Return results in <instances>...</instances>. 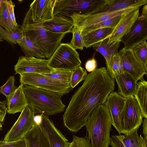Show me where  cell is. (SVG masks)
Listing matches in <instances>:
<instances>
[{
    "label": "cell",
    "mask_w": 147,
    "mask_h": 147,
    "mask_svg": "<svg viewBox=\"0 0 147 147\" xmlns=\"http://www.w3.org/2000/svg\"><path fill=\"white\" fill-rule=\"evenodd\" d=\"M48 60L52 68L71 71L82 63L78 52L69 43H61Z\"/></svg>",
    "instance_id": "8992f818"
},
{
    "label": "cell",
    "mask_w": 147,
    "mask_h": 147,
    "mask_svg": "<svg viewBox=\"0 0 147 147\" xmlns=\"http://www.w3.org/2000/svg\"><path fill=\"white\" fill-rule=\"evenodd\" d=\"M0 147H27L24 138L12 142H5L0 140Z\"/></svg>",
    "instance_id": "74e56055"
},
{
    "label": "cell",
    "mask_w": 147,
    "mask_h": 147,
    "mask_svg": "<svg viewBox=\"0 0 147 147\" xmlns=\"http://www.w3.org/2000/svg\"><path fill=\"white\" fill-rule=\"evenodd\" d=\"M20 82L57 93L62 96L71 90L69 84L49 78L41 74L25 73L20 75Z\"/></svg>",
    "instance_id": "ba28073f"
},
{
    "label": "cell",
    "mask_w": 147,
    "mask_h": 147,
    "mask_svg": "<svg viewBox=\"0 0 147 147\" xmlns=\"http://www.w3.org/2000/svg\"><path fill=\"white\" fill-rule=\"evenodd\" d=\"M3 38L0 36V42H3Z\"/></svg>",
    "instance_id": "7dc6e473"
},
{
    "label": "cell",
    "mask_w": 147,
    "mask_h": 147,
    "mask_svg": "<svg viewBox=\"0 0 147 147\" xmlns=\"http://www.w3.org/2000/svg\"><path fill=\"white\" fill-rule=\"evenodd\" d=\"M23 89L28 106L35 114L49 116L64 111L65 106L58 94L27 85H23Z\"/></svg>",
    "instance_id": "3957f363"
},
{
    "label": "cell",
    "mask_w": 147,
    "mask_h": 147,
    "mask_svg": "<svg viewBox=\"0 0 147 147\" xmlns=\"http://www.w3.org/2000/svg\"><path fill=\"white\" fill-rule=\"evenodd\" d=\"M81 147H90V141L87 134L84 137V139Z\"/></svg>",
    "instance_id": "f6af8a7d"
},
{
    "label": "cell",
    "mask_w": 147,
    "mask_h": 147,
    "mask_svg": "<svg viewBox=\"0 0 147 147\" xmlns=\"http://www.w3.org/2000/svg\"><path fill=\"white\" fill-rule=\"evenodd\" d=\"M42 114L35 115L34 117V123L37 125H40L42 120Z\"/></svg>",
    "instance_id": "7bdbcfd3"
},
{
    "label": "cell",
    "mask_w": 147,
    "mask_h": 147,
    "mask_svg": "<svg viewBox=\"0 0 147 147\" xmlns=\"http://www.w3.org/2000/svg\"><path fill=\"white\" fill-rule=\"evenodd\" d=\"M23 85L21 84L13 94L7 100V112L14 114L21 112L28 106L23 89Z\"/></svg>",
    "instance_id": "603a6c76"
},
{
    "label": "cell",
    "mask_w": 147,
    "mask_h": 147,
    "mask_svg": "<svg viewBox=\"0 0 147 147\" xmlns=\"http://www.w3.org/2000/svg\"><path fill=\"white\" fill-rule=\"evenodd\" d=\"M42 24L47 30L57 33L71 32L74 26L73 21L70 18L59 16H54L51 20Z\"/></svg>",
    "instance_id": "44dd1931"
},
{
    "label": "cell",
    "mask_w": 147,
    "mask_h": 147,
    "mask_svg": "<svg viewBox=\"0 0 147 147\" xmlns=\"http://www.w3.org/2000/svg\"><path fill=\"white\" fill-rule=\"evenodd\" d=\"M133 53L137 60L147 68V42L144 41L134 47Z\"/></svg>",
    "instance_id": "4dcf8cb0"
},
{
    "label": "cell",
    "mask_w": 147,
    "mask_h": 147,
    "mask_svg": "<svg viewBox=\"0 0 147 147\" xmlns=\"http://www.w3.org/2000/svg\"><path fill=\"white\" fill-rule=\"evenodd\" d=\"M140 139L141 147H147V138H143L141 134L139 136Z\"/></svg>",
    "instance_id": "ee69618b"
},
{
    "label": "cell",
    "mask_w": 147,
    "mask_h": 147,
    "mask_svg": "<svg viewBox=\"0 0 147 147\" xmlns=\"http://www.w3.org/2000/svg\"><path fill=\"white\" fill-rule=\"evenodd\" d=\"M0 26L10 32H15L10 21L7 0L2 1L0 13Z\"/></svg>",
    "instance_id": "f546056e"
},
{
    "label": "cell",
    "mask_w": 147,
    "mask_h": 147,
    "mask_svg": "<svg viewBox=\"0 0 147 147\" xmlns=\"http://www.w3.org/2000/svg\"><path fill=\"white\" fill-rule=\"evenodd\" d=\"M2 1L3 0H0V13H1V9L2 3Z\"/></svg>",
    "instance_id": "bcb514c9"
},
{
    "label": "cell",
    "mask_w": 147,
    "mask_h": 147,
    "mask_svg": "<svg viewBox=\"0 0 147 147\" xmlns=\"http://www.w3.org/2000/svg\"><path fill=\"white\" fill-rule=\"evenodd\" d=\"M110 140L111 147H141L138 130L127 135H112Z\"/></svg>",
    "instance_id": "d4e9b609"
},
{
    "label": "cell",
    "mask_w": 147,
    "mask_h": 147,
    "mask_svg": "<svg viewBox=\"0 0 147 147\" xmlns=\"http://www.w3.org/2000/svg\"><path fill=\"white\" fill-rule=\"evenodd\" d=\"M18 44L25 56L40 59L45 58L43 53L26 36L24 35Z\"/></svg>",
    "instance_id": "4316f807"
},
{
    "label": "cell",
    "mask_w": 147,
    "mask_h": 147,
    "mask_svg": "<svg viewBox=\"0 0 147 147\" xmlns=\"http://www.w3.org/2000/svg\"><path fill=\"white\" fill-rule=\"evenodd\" d=\"M111 125L110 113L104 104L93 111L85 125L90 147H109Z\"/></svg>",
    "instance_id": "277c9868"
},
{
    "label": "cell",
    "mask_w": 147,
    "mask_h": 147,
    "mask_svg": "<svg viewBox=\"0 0 147 147\" xmlns=\"http://www.w3.org/2000/svg\"><path fill=\"white\" fill-rule=\"evenodd\" d=\"M56 0H35L30 4L31 18L36 22L42 24L52 20Z\"/></svg>",
    "instance_id": "5bb4252c"
},
{
    "label": "cell",
    "mask_w": 147,
    "mask_h": 147,
    "mask_svg": "<svg viewBox=\"0 0 147 147\" xmlns=\"http://www.w3.org/2000/svg\"><path fill=\"white\" fill-rule=\"evenodd\" d=\"M20 28L28 38L49 59L61 43L66 33L53 32L46 29L41 23L34 22L28 10Z\"/></svg>",
    "instance_id": "7a4b0ae2"
},
{
    "label": "cell",
    "mask_w": 147,
    "mask_h": 147,
    "mask_svg": "<svg viewBox=\"0 0 147 147\" xmlns=\"http://www.w3.org/2000/svg\"><path fill=\"white\" fill-rule=\"evenodd\" d=\"M123 15L116 16L113 18L79 30L80 32H87L93 30L105 28H114Z\"/></svg>",
    "instance_id": "f1b7e54d"
},
{
    "label": "cell",
    "mask_w": 147,
    "mask_h": 147,
    "mask_svg": "<svg viewBox=\"0 0 147 147\" xmlns=\"http://www.w3.org/2000/svg\"><path fill=\"white\" fill-rule=\"evenodd\" d=\"M84 80L72 96L63 115L65 126L75 133L85 126L93 111L104 104L115 88L114 79L105 67L96 68Z\"/></svg>",
    "instance_id": "6da1fadb"
},
{
    "label": "cell",
    "mask_w": 147,
    "mask_h": 147,
    "mask_svg": "<svg viewBox=\"0 0 147 147\" xmlns=\"http://www.w3.org/2000/svg\"><path fill=\"white\" fill-rule=\"evenodd\" d=\"M7 7L12 25L16 31L19 29L20 26L16 22L14 14L15 4L11 0H7Z\"/></svg>",
    "instance_id": "8d00e7d4"
},
{
    "label": "cell",
    "mask_w": 147,
    "mask_h": 147,
    "mask_svg": "<svg viewBox=\"0 0 147 147\" xmlns=\"http://www.w3.org/2000/svg\"><path fill=\"white\" fill-rule=\"evenodd\" d=\"M112 67L114 78L115 76L120 75L124 72L121 58L118 52L115 54L112 57Z\"/></svg>",
    "instance_id": "d590c367"
},
{
    "label": "cell",
    "mask_w": 147,
    "mask_h": 147,
    "mask_svg": "<svg viewBox=\"0 0 147 147\" xmlns=\"http://www.w3.org/2000/svg\"><path fill=\"white\" fill-rule=\"evenodd\" d=\"M118 53L121 58L124 72L131 75L137 83L144 79L143 76L147 74V68L137 60L132 49L123 48Z\"/></svg>",
    "instance_id": "4fadbf2b"
},
{
    "label": "cell",
    "mask_w": 147,
    "mask_h": 147,
    "mask_svg": "<svg viewBox=\"0 0 147 147\" xmlns=\"http://www.w3.org/2000/svg\"><path fill=\"white\" fill-rule=\"evenodd\" d=\"M147 17L140 15L127 33L120 39L124 45L123 48L132 49L138 44L146 41Z\"/></svg>",
    "instance_id": "8fae6325"
},
{
    "label": "cell",
    "mask_w": 147,
    "mask_h": 147,
    "mask_svg": "<svg viewBox=\"0 0 147 147\" xmlns=\"http://www.w3.org/2000/svg\"><path fill=\"white\" fill-rule=\"evenodd\" d=\"M147 3V0H109L105 5L94 14L113 12L132 7L140 8Z\"/></svg>",
    "instance_id": "d6986e66"
},
{
    "label": "cell",
    "mask_w": 147,
    "mask_h": 147,
    "mask_svg": "<svg viewBox=\"0 0 147 147\" xmlns=\"http://www.w3.org/2000/svg\"><path fill=\"white\" fill-rule=\"evenodd\" d=\"M23 138L27 147H52L40 125L34 123Z\"/></svg>",
    "instance_id": "ffe728a7"
},
{
    "label": "cell",
    "mask_w": 147,
    "mask_h": 147,
    "mask_svg": "<svg viewBox=\"0 0 147 147\" xmlns=\"http://www.w3.org/2000/svg\"><path fill=\"white\" fill-rule=\"evenodd\" d=\"M71 33L72 34V37L69 44L76 50H82L84 47L80 32L78 27L74 24Z\"/></svg>",
    "instance_id": "836d02e7"
},
{
    "label": "cell",
    "mask_w": 147,
    "mask_h": 147,
    "mask_svg": "<svg viewBox=\"0 0 147 147\" xmlns=\"http://www.w3.org/2000/svg\"><path fill=\"white\" fill-rule=\"evenodd\" d=\"M125 98L120 95L117 92H113L107 97L104 105L108 110L111 117V125L119 134L121 132V117Z\"/></svg>",
    "instance_id": "9a60e30c"
},
{
    "label": "cell",
    "mask_w": 147,
    "mask_h": 147,
    "mask_svg": "<svg viewBox=\"0 0 147 147\" xmlns=\"http://www.w3.org/2000/svg\"><path fill=\"white\" fill-rule=\"evenodd\" d=\"M46 135L52 147H69L70 142L55 126L48 116L42 114L40 125Z\"/></svg>",
    "instance_id": "2e32d148"
},
{
    "label": "cell",
    "mask_w": 147,
    "mask_h": 147,
    "mask_svg": "<svg viewBox=\"0 0 147 147\" xmlns=\"http://www.w3.org/2000/svg\"><path fill=\"white\" fill-rule=\"evenodd\" d=\"M15 78L14 76L9 77L6 82L0 87V93L4 95L7 100L14 93L17 87L15 86Z\"/></svg>",
    "instance_id": "e575fe53"
},
{
    "label": "cell",
    "mask_w": 147,
    "mask_h": 147,
    "mask_svg": "<svg viewBox=\"0 0 147 147\" xmlns=\"http://www.w3.org/2000/svg\"><path fill=\"white\" fill-rule=\"evenodd\" d=\"M114 28H105L87 32H80L84 47H91L94 45L109 38Z\"/></svg>",
    "instance_id": "cb8c5ba5"
},
{
    "label": "cell",
    "mask_w": 147,
    "mask_h": 147,
    "mask_svg": "<svg viewBox=\"0 0 147 147\" xmlns=\"http://www.w3.org/2000/svg\"><path fill=\"white\" fill-rule=\"evenodd\" d=\"M139 8L123 15L114 29L109 41L112 42L120 40L129 31L140 15Z\"/></svg>",
    "instance_id": "e0dca14e"
},
{
    "label": "cell",
    "mask_w": 147,
    "mask_h": 147,
    "mask_svg": "<svg viewBox=\"0 0 147 147\" xmlns=\"http://www.w3.org/2000/svg\"><path fill=\"white\" fill-rule=\"evenodd\" d=\"M84 139V137H80L74 135L72 141L69 147H81Z\"/></svg>",
    "instance_id": "60d3db41"
},
{
    "label": "cell",
    "mask_w": 147,
    "mask_h": 147,
    "mask_svg": "<svg viewBox=\"0 0 147 147\" xmlns=\"http://www.w3.org/2000/svg\"><path fill=\"white\" fill-rule=\"evenodd\" d=\"M87 73L86 70L80 66L72 71L69 85L72 89L75 88L80 83L84 80Z\"/></svg>",
    "instance_id": "d6a6232c"
},
{
    "label": "cell",
    "mask_w": 147,
    "mask_h": 147,
    "mask_svg": "<svg viewBox=\"0 0 147 147\" xmlns=\"http://www.w3.org/2000/svg\"><path fill=\"white\" fill-rule=\"evenodd\" d=\"M24 35L20 28L16 31L10 32L0 26V36L12 46L18 43Z\"/></svg>",
    "instance_id": "83f0119b"
},
{
    "label": "cell",
    "mask_w": 147,
    "mask_h": 147,
    "mask_svg": "<svg viewBox=\"0 0 147 147\" xmlns=\"http://www.w3.org/2000/svg\"><path fill=\"white\" fill-rule=\"evenodd\" d=\"M138 8H140L132 7L114 12L100 13L88 15L74 13L70 17L72 20L74 24L80 30L85 28L99 23L116 16L123 15Z\"/></svg>",
    "instance_id": "7c38bea8"
},
{
    "label": "cell",
    "mask_w": 147,
    "mask_h": 147,
    "mask_svg": "<svg viewBox=\"0 0 147 147\" xmlns=\"http://www.w3.org/2000/svg\"><path fill=\"white\" fill-rule=\"evenodd\" d=\"M34 111L28 106L22 111L14 125L5 135L3 141L12 142L23 138L34 124Z\"/></svg>",
    "instance_id": "9c48e42d"
},
{
    "label": "cell",
    "mask_w": 147,
    "mask_h": 147,
    "mask_svg": "<svg viewBox=\"0 0 147 147\" xmlns=\"http://www.w3.org/2000/svg\"><path fill=\"white\" fill-rule=\"evenodd\" d=\"M48 59H45L26 56H20L14 66L15 74L50 73L55 69L48 65Z\"/></svg>",
    "instance_id": "30bf717a"
},
{
    "label": "cell",
    "mask_w": 147,
    "mask_h": 147,
    "mask_svg": "<svg viewBox=\"0 0 147 147\" xmlns=\"http://www.w3.org/2000/svg\"><path fill=\"white\" fill-rule=\"evenodd\" d=\"M118 86L117 92L122 97L126 98L134 96L136 90L137 83L128 73L124 72L115 77Z\"/></svg>",
    "instance_id": "7402d4cb"
},
{
    "label": "cell",
    "mask_w": 147,
    "mask_h": 147,
    "mask_svg": "<svg viewBox=\"0 0 147 147\" xmlns=\"http://www.w3.org/2000/svg\"><path fill=\"white\" fill-rule=\"evenodd\" d=\"M6 101H0V131L2 127L3 122L7 113Z\"/></svg>",
    "instance_id": "f35d334b"
},
{
    "label": "cell",
    "mask_w": 147,
    "mask_h": 147,
    "mask_svg": "<svg viewBox=\"0 0 147 147\" xmlns=\"http://www.w3.org/2000/svg\"><path fill=\"white\" fill-rule=\"evenodd\" d=\"M120 42V40L109 42L108 38L92 46L94 49L104 57L107 70L110 76L114 79L112 67V59L113 55L118 52Z\"/></svg>",
    "instance_id": "ac0fdd59"
},
{
    "label": "cell",
    "mask_w": 147,
    "mask_h": 147,
    "mask_svg": "<svg viewBox=\"0 0 147 147\" xmlns=\"http://www.w3.org/2000/svg\"><path fill=\"white\" fill-rule=\"evenodd\" d=\"M97 66L96 61L94 57H93L86 61L85 67L86 71L91 72L97 68Z\"/></svg>",
    "instance_id": "ab89813d"
},
{
    "label": "cell",
    "mask_w": 147,
    "mask_h": 147,
    "mask_svg": "<svg viewBox=\"0 0 147 147\" xmlns=\"http://www.w3.org/2000/svg\"><path fill=\"white\" fill-rule=\"evenodd\" d=\"M72 72L71 71L55 69L50 73L41 74L49 78L69 84Z\"/></svg>",
    "instance_id": "1f68e13d"
},
{
    "label": "cell",
    "mask_w": 147,
    "mask_h": 147,
    "mask_svg": "<svg viewBox=\"0 0 147 147\" xmlns=\"http://www.w3.org/2000/svg\"><path fill=\"white\" fill-rule=\"evenodd\" d=\"M147 81L144 79L140 80L137 83L136 90L134 95L145 118H147Z\"/></svg>",
    "instance_id": "484cf974"
},
{
    "label": "cell",
    "mask_w": 147,
    "mask_h": 147,
    "mask_svg": "<svg viewBox=\"0 0 147 147\" xmlns=\"http://www.w3.org/2000/svg\"><path fill=\"white\" fill-rule=\"evenodd\" d=\"M109 0H56L53 16L70 18L74 13L88 15L93 14L105 5Z\"/></svg>",
    "instance_id": "5b68a950"
},
{
    "label": "cell",
    "mask_w": 147,
    "mask_h": 147,
    "mask_svg": "<svg viewBox=\"0 0 147 147\" xmlns=\"http://www.w3.org/2000/svg\"><path fill=\"white\" fill-rule=\"evenodd\" d=\"M144 117L140 106L134 96L125 98L121 117V132L127 135L138 130Z\"/></svg>",
    "instance_id": "52a82bcc"
},
{
    "label": "cell",
    "mask_w": 147,
    "mask_h": 147,
    "mask_svg": "<svg viewBox=\"0 0 147 147\" xmlns=\"http://www.w3.org/2000/svg\"><path fill=\"white\" fill-rule=\"evenodd\" d=\"M142 123V134L144 138H147V118H144Z\"/></svg>",
    "instance_id": "b9f144b4"
}]
</instances>
